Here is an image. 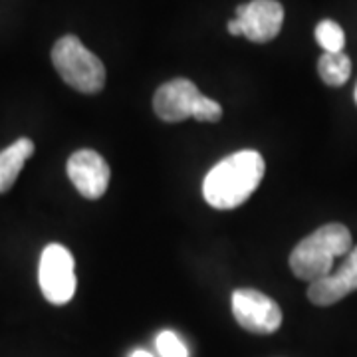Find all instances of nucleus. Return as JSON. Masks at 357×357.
<instances>
[{"instance_id":"9d476101","label":"nucleus","mask_w":357,"mask_h":357,"mask_svg":"<svg viewBox=\"0 0 357 357\" xmlns=\"http://www.w3.org/2000/svg\"><path fill=\"white\" fill-rule=\"evenodd\" d=\"M34 153V143L28 137L16 139L4 151H0V195L6 192L20 175L24 163Z\"/></svg>"},{"instance_id":"423d86ee","label":"nucleus","mask_w":357,"mask_h":357,"mask_svg":"<svg viewBox=\"0 0 357 357\" xmlns=\"http://www.w3.org/2000/svg\"><path fill=\"white\" fill-rule=\"evenodd\" d=\"M68 177L82 197L89 201L102 199L109 187L112 171L102 155L93 149H79L68 159Z\"/></svg>"},{"instance_id":"f03ea898","label":"nucleus","mask_w":357,"mask_h":357,"mask_svg":"<svg viewBox=\"0 0 357 357\" xmlns=\"http://www.w3.org/2000/svg\"><path fill=\"white\" fill-rule=\"evenodd\" d=\"M354 248L351 232L342 222H328L296 244L290 255V268L300 280L316 282L333 270L337 258Z\"/></svg>"},{"instance_id":"39448f33","label":"nucleus","mask_w":357,"mask_h":357,"mask_svg":"<svg viewBox=\"0 0 357 357\" xmlns=\"http://www.w3.org/2000/svg\"><path fill=\"white\" fill-rule=\"evenodd\" d=\"M232 316L246 332L260 335L274 333L282 326L280 306L255 288H241L232 292Z\"/></svg>"},{"instance_id":"6e6552de","label":"nucleus","mask_w":357,"mask_h":357,"mask_svg":"<svg viewBox=\"0 0 357 357\" xmlns=\"http://www.w3.org/2000/svg\"><path fill=\"white\" fill-rule=\"evenodd\" d=\"M357 290V246L344 256V262L326 278L316 280L307 288V298L316 306H332Z\"/></svg>"},{"instance_id":"20e7f679","label":"nucleus","mask_w":357,"mask_h":357,"mask_svg":"<svg viewBox=\"0 0 357 357\" xmlns=\"http://www.w3.org/2000/svg\"><path fill=\"white\" fill-rule=\"evenodd\" d=\"M40 290L54 306L68 304L76 294V264L72 252L62 244H48L38 266Z\"/></svg>"},{"instance_id":"ddd939ff","label":"nucleus","mask_w":357,"mask_h":357,"mask_svg":"<svg viewBox=\"0 0 357 357\" xmlns=\"http://www.w3.org/2000/svg\"><path fill=\"white\" fill-rule=\"evenodd\" d=\"M157 351L161 357H189V349L187 345L178 340V335L175 332H161L155 340Z\"/></svg>"},{"instance_id":"2eb2a0df","label":"nucleus","mask_w":357,"mask_h":357,"mask_svg":"<svg viewBox=\"0 0 357 357\" xmlns=\"http://www.w3.org/2000/svg\"><path fill=\"white\" fill-rule=\"evenodd\" d=\"M227 28H229V32L232 34V36H241V34H243V30H241V24H238V20H236V18H232Z\"/></svg>"},{"instance_id":"dca6fc26","label":"nucleus","mask_w":357,"mask_h":357,"mask_svg":"<svg viewBox=\"0 0 357 357\" xmlns=\"http://www.w3.org/2000/svg\"><path fill=\"white\" fill-rule=\"evenodd\" d=\"M131 357H153L149 351H145V349H135L133 354H131Z\"/></svg>"},{"instance_id":"0eeeda50","label":"nucleus","mask_w":357,"mask_h":357,"mask_svg":"<svg viewBox=\"0 0 357 357\" xmlns=\"http://www.w3.org/2000/svg\"><path fill=\"white\" fill-rule=\"evenodd\" d=\"M236 20L243 36L256 44H266L280 34L284 8L278 0H250L236 8Z\"/></svg>"},{"instance_id":"9b49d317","label":"nucleus","mask_w":357,"mask_h":357,"mask_svg":"<svg viewBox=\"0 0 357 357\" xmlns=\"http://www.w3.org/2000/svg\"><path fill=\"white\" fill-rule=\"evenodd\" d=\"M318 74L324 79V84L340 88L351 76V60L344 52H324L318 60Z\"/></svg>"},{"instance_id":"f3484780","label":"nucleus","mask_w":357,"mask_h":357,"mask_svg":"<svg viewBox=\"0 0 357 357\" xmlns=\"http://www.w3.org/2000/svg\"><path fill=\"white\" fill-rule=\"evenodd\" d=\"M354 98H356V103H357V86H356V91H354Z\"/></svg>"},{"instance_id":"1a4fd4ad","label":"nucleus","mask_w":357,"mask_h":357,"mask_svg":"<svg viewBox=\"0 0 357 357\" xmlns=\"http://www.w3.org/2000/svg\"><path fill=\"white\" fill-rule=\"evenodd\" d=\"M199 98L201 91L191 79H169L155 91L153 109L159 119L167 123H177L192 117V107Z\"/></svg>"},{"instance_id":"f257e3e1","label":"nucleus","mask_w":357,"mask_h":357,"mask_svg":"<svg viewBox=\"0 0 357 357\" xmlns=\"http://www.w3.org/2000/svg\"><path fill=\"white\" fill-rule=\"evenodd\" d=\"M264 169V157L255 149H243L225 157L204 177V201L218 211L241 206L258 189Z\"/></svg>"},{"instance_id":"7ed1b4c3","label":"nucleus","mask_w":357,"mask_h":357,"mask_svg":"<svg viewBox=\"0 0 357 357\" xmlns=\"http://www.w3.org/2000/svg\"><path fill=\"white\" fill-rule=\"evenodd\" d=\"M52 64L70 88L79 93H98L105 86L103 62L77 36H62L52 48Z\"/></svg>"},{"instance_id":"4468645a","label":"nucleus","mask_w":357,"mask_h":357,"mask_svg":"<svg viewBox=\"0 0 357 357\" xmlns=\"http://www.w3.org/2000/svg\"><path fill=\"white\" fill-rule=\"evenodd\" d=\"M192 117L197 121H208V123H215L222 117V107L220 103H217L215 100L206 98L201 93V98L197 100L195 107H192Z\"/></svg>"},{"instance_id":"f8f14e48","label":"nucleus","mask_w":357,"mask_h":357,"mask_svg":"<svg viewBox=\"0 0 357 357\" xmlns=\"http://www.w3.org/2000/svg\"><path fill=\"white\" fill-rule=\"evenodd\" d=\"M316 40H318L319 46L324 48V52H330V54L344 52V28L337 24V22H333V20H321L316 26Z\"/></svg>"}]
</instances>
